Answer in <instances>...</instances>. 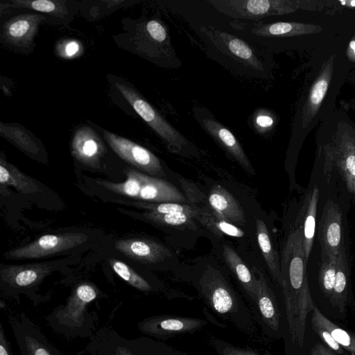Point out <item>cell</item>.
<instances>
[{"label": "cell", "instance_id": "obj_1", "mask_svg": "<svg viewBox=\"0 0 355 355\" xmlns=\"http://www.w3.org/2000/svg\"><path fill=\"white\" fill-rule=\"evenodd\" d=\"M307 263L300 232L293 227L284 245L280 262L286 332L293 339L305 337L308 318L315 304L308 283Z\"/></svg>", "mask_w": 355, "mask_h": 355}, {"label": "cell", "instance_id": "obj_2", "mask_svg": "<svg viewBox=\"0 0 355 355\" xmlns=\"http://www.w3.org/2000/svg\"><path fill=\"white\" fill-rule=\"evenodd\" d=\"M211 59L235 73L248 78L266 79L270 73V58L267 50L242 37L227 26L214 24L192 26Z\"/></svg>", "mask_w": 355, "mask_h": 355}, {"label": "cell", "instance_id": "obj_3", "mask_svg": "<svg viewBox=\"0 0 355 355\" xmlns=\"http://www.w3.org/2000/svg\"><path fill=\"white\" fill-rule=\"evenodd\" d=\"M199 295L210 311L231 323L252 342L265 343L250 307L222 272L207 266L196 283Z\"/></svg>", "mask_w": 355, "mask_h": 355}, {"label": "cell", "instance_id": "obj_4", "mask_svg": "<svg viewBox=\"0 0 355 355\" xmlns=\"http://www.w3.org/2000/svg\"><path fill=\"white\" fill-rule=\"evenodd\" d=\"M121 24L123 31L112 36L119 47L160 67L178 69L182 66L168 28L159 18L126 17Z\"/></svg>", "mask_w": 355, "mask_h": 355}, {"label": "cell", "instance_id": "obj_5", "mask_svg": "<svg viewBox=\"0 0 355 355\" xmlns=\"http://www.w3.org/2000/svg\"><path fill=\"white\" fill-rule=\"evenodd\" d=\"M102 297L101 291L92 283L81 282L71 291L65 303L54 308L46 316L53 331L67 339L90 338L95 334L98 315L89 310V304Z\"/></svg>", "mask_w": 355, "mask_h": 355}, {"label": "cell", "instance_id": "obj_6", "mask_svg": "<svg viewBox=\"0 0 355 355\" xmlns=\"http://www.w3.org/2000/svg\"><path fill=\"white\" fill-rule=\"evenodd\" d=\"M107 80L135 112L162 140L168 150L181 155H198L197 147L173 127L129 82L107 75Z\"/></svg>", "mask_w": 355, "mask_h": 355}, {"label": "cell", "instance_id": "obj_7", "mask_svg": "<svg viewBox=\"0 0 355 355\" xmlns=\"http://www.w3.org/2000/svg\"><path fill=\"white\" fill-rule=\"evenodd\" d=\"M256 272L259 274L257 291L252 312L266 340H283L286 331L283 300L278 298L265 275Z\"/></svg>", "mask_w": 355, "mask_h": 355}, {"label": "cell", "instance_id": "obj_8", "mask_svg": "<svg viewBox=\"0 0 355 355\" xmlns=\"http://www.w3.org/2000/svg\"><path fill=\"white\" fill-rule=\"evenodd\" d=\"M0 43L6 49L22 54H29L35 47V38L44 24L56 22L46 15L23 12L13 15H1Z\"/></svg>", "mask_w": 355, "mask_h": 355}, {"label": "cell", "instance_id": "obj_9", "mask_svg": "<svg viewBox=\"0 0 355 355\" xmlns=\"http://www.w3.org/2000/svg\"><path fill=\"white\" fill-rule=\"evenodd\" d=\"M349 211L331 199H327L322 205L317 226L321 253L338 256L342 251L350 250L347 218Z\"/></svg>", "mask_w": 355, "mask_h": 355}, {"label": "cell", "instance_id": "obj_10", "mask_svg": "<svg viewBox=\"0 0 355 355\" xmlns=\"http://www.w3.org/2000/svg\"><path fill=\"white\" fill-rule=\"evenodd\" d=\"M105 140L109 147L120 158L150 176H164V171L159 159L150 150L123 137L110 132L96 123H87Z\"/></svg>", "mask_w": 355, "mask_h": 355}, {"label": "cell", "instance_id": "obj_11", "mask_svg": "<svg viewBox=\"0 0 355 355\" xmlns=\"http://www.w3.org/2000/svg\"><path fill=\"white\" fill-rule=\"evenodd\" d=\"M218 12L233 19L259 21L295 10L290 1L282 0H209Z\"/></svg>", "mask_w": 355, "mask_h": 355}, {"label": "cell", "instance_id": "obj_12", "mask_svg": "<svg viewBox=\"0 0 355 355\" xmlns=\"http://www.w3.org/2000/svg\"><path fill=\"white\" fill-rule=\"evenodd\" d=\"M53 270L49 263L12 265L2 266L0 279L6 295L17 299L19 294H26L36 305L32 290Z\"/></svg>", "mask_w": 355, "mask_h": 355}, {"label": "cell", "instance_id": "obj_13", "mask_svg": "<svg viewBox=\"0 0 355 355\" xmlns=\"http://www.w3.org/2000/svg\"><path fill=\"white\" fill-rule=\"evenodd\" d=\"M205 319L170 314L155 315L137 322V329L148 337L162 341L178 335L193 334L203 329Z\"/></svg>", "mask_w": 355, "mask_h": 355}, {"label": "cell", "instance_id": "obj_14", "mask_svg": "<svg viewBox=\"0 0 355 355\" xmlns=\"http://www.w3.org/2000/svg\"><path fill=\"white\" fill-rule=\"evenodd\" d=\"M87 240V235L79 232L46 234L6 252L5 257L10 259H42L80 245Z\"/></svg>", "mask_w": 355, "mask_h": 355}, {"label": "cell", "instance_id": "obj_15", "mask_svg": "<svg viewBox=\"0 0 355 355\" xmlns=\"http://www.w3.org/2000/svg\"><path fill=\"white\" fill-rule=\"evenodd\" d=\"M8 320L21 355H64L25 313L9 315Z\"/></svg>", "mask_w": 355, "mask_h": 355}, {"label": "cell", "instance_id": "obj_16", "mask_svg": "<svg viewBox=\"0 0 355 355\" xmlns=\"http://www.w3.org/2000/svg\"><path fill=\"white\" fill-rule=\"evenodd\" d=\"M193 112L202 128L244 170L253 175L254 173V168L242 146L233 133L218 121L209 110L197 107Z\"/></svg>", "mask_w": 355, "mask_h": 355}, {"label": "cell", "instance_id": "obj_17", "mask_svg": "<svg viewBox=\"0 0 355 355\" xmlns=\"http://www.w3.org/2000/svg\"><path fill=\"white\" fill-rule=\"evenodd\" d=\"M25 9L46 15L56 24H68L80 12L77 0H4L0 3V13L8 10Z\"/></svg>", "mask_w": 355, "mask_h": 355}, {"label": "cell", "instance_id": "obj_18", "mask_svg": "<svg viewBox=\"0 0 355 355\" xmlns=\"http://www.w3.org/2000/svg\"><path fill=\"white\" fill-rule=\"evenodd\" d=\"M102 137L89 124L77 127L73 132L71 150L76 160L91 168H99L107 148Z\"/></svg>", "mask_w": 355, "mask_h": 355}, {"label": "cell", "instance_id": "obj_19", "mask_svg": "<svg viewBox=\"0 0 355 355\" xmlns=\"http://www.w3.org/2000/svg\"><path fill=\"white\" fill-rule=\"evenodd\" d=\"M354 303L351 282L350 250L342 251L338 256L337 270L328 313L334 318H346L347 307Z\"/></svg>", "mask_w": 355, "mask_h": 355}, {"label": "cell", "instance_id": "obj_20", "mask_svg": "<svg viewBox=\"0 0 355 355\" xmlns=\"http://www.w3.org/2000/svg\"><path fill=\"white\" fill-rule=\"evenodd\" d=\"M320 199L318 186L309 182L302 196L294 227L300 232L305 257L308 261L312 250L316 232V221Z\"/></svg>", "mask_w": 355, "mask_h": 355}, {"label": "cell", "instance_id": "obj_21", "mask_svg": "<svg viewBox=\"0 0 355 355\" xmlns=\"http://www.w3.org/2000/svg\"><path fill=\"white\" fill-rule=\"evenodd\" d=\"M115 248L128 258L144 263H155L171 256V252L162 244L147 239L117 240Z\"/></svg>", "mask_w": 355, "mask_h": 355}, {"label": "cell", "instance_id": "obj_22", "mask_svg": "<svg viewBox=\"0 0 355 355\" xmlns=\"http://www.w3.org/2000/svg\"><path fill=\"white\" fill-rule=\"evenodd\" d=\"M89 355H135L129 339L121 336L112 327L105 325L98 329L81 353Z\"/></svg>", "mask_w": 355, "mask_h": 355}, {"label": "cell", "instance_id": "obj_23", "mask_svg": "<svg viewBox=\"0 0 355 355\" xmlns=\"http://www.w3.org/2000/svg\"><path fill=\"white\" fill-rule=\"evenodd\" d=\"M208 205L213 214L236 226H244L245 214L242 206L235 197L220 185L211 187Z\"/></svg>", "mask_w": 355, "mask_h": 355}, {"label": "cell", "instance_id": "obj_24", "mask_svg": "<svg viewBox=\"0 0 355 355\" xmlns=\"http://www.w3.org/2000/svg\"><path fill=\"white\" fill-rule=\"evenodd\" d=\"M148 202L186 203L187 198L173 184L159 178L144 174L143 184L138 198Z\"/></svg>", "mask_w": 355, "mask_h": 355}, {"label": "cell", "instance_id": "obj_25", "mask_svg": "<svg viewBox=\"0 0 355 355\" xmlns=\"http://www.w3.org/2000/svg\"><path fill=\"white\" fill-rule=\"evenodd\" d=\"M0 135L34 159L46 154L40 140L29 130L19 123L0 122Z\"/></svg>", "mask_w": 355, "mask_h": 355}, {"label": "cell", "instance_id": "obj_26", "mask_svg": "<svg viewBox=\"0 0 355 355\" xmlns=\"http://www.w3.org/2000/svg\"><path fill=\"white\" fill-rule=\"evenodd\" d=\"M223 250L224 259L247 295L252 309L257 296V277L231 247L224 245Z\"/></svg>", "mask_w": 355, "mask_h": 355}, {"label": "cell", "instance_id": "obj_27", "mask_svg": "<svg viewBox=\"0 0 355 355\" xmlns=\"http://www.w3.org/2000/svg\"><path fill=\"white\" fill-rule=\"evenodd\" d=\"M0 183L1 186L12 187L24 194L33 193L40 189L35 179L21 172L2 155L0 157Z\"/></svg>", "mask_w": 355, "mask_h": 355}, {"label": "cell", "instance_id": "obj_28", "mask_svg": "<svg viewBox=\"0 0 355 355\" xmlns=\"http://www.w3.org/2000/svg\"><path fill=\"white\" fill-rule=\"evenodd\" d=\"M256 234L260 250L270 274L281 288L283 285V277L279 257L273 247L270 235L265 222L259 218L256 220Z\"/></svg>", "mask_w": 355, "mask_h": 355}, {"label": "cell", "instance_id": "obj_29", "mask_svg": "<svg viewBox=\"0 0 355 355\" xmlns=\"http://www.w3.org/2000/svg\"><path fill=\"white\" fill-rule=\"evenodd\" d=\"M135 0H90L80 1V12L87 20H98L118 9L137 3Z\"/></svg>", "mask_w": 355, "mask_h": 355}, {"label": "cell", "instance_id": "obj_30", "mask_svg": "<svg viewBox=\"0 0 355 355\" xmlns=\"http://www.w3.org/2000/svg\"><path fill=\"white\" fill-rule=\"evenodd\" d=\"M337 261L338 256L336 255L321 253L318 283L322 295V300H324L322 305L327 304V311L336 279Z\"/></svg>", "mask_w": 355, "mask_h": 355}, {"label": "cell", "instance_id": "obj_31", "mask_svg": "<svg viewBox=\"0 0 355 355\" xmlns=\"http://www.w3.org/2000/svg\"><path fill=\"white\" fill-rule=\"evenodd\" d=\"M196 219L216 236L227 235L241 238L245 234L243 230L225 220L216 217L209 206L198 207Z\"/></svg>", "mask_w": 355, "mask_h": 355}, {"label": "cell", "instance_id": "obj_32", "mask_svg": "<svg viewBox=\"0 0 355 355\" xmlns=\"http://www.w3.org/2000/svg\"><path fill=\"white\" fill-rule=\"evenodd\" d=\"M327 328L336 341L350 355H355V333L329 320L315 304L310 313Z\"/></svg>", "mask_w": 355, "mask_h": 355}, {"label": "cell", "instance_id": "obj_33", "mask_svg": "<svg viewBox=\"0 0 355 355\" xmlns=\"http://www.w3.org/2000/svg\"><path fill=\"white\" fill-rule=\"evenodd\" d=\"M144 174L134 169H128L127 179L124 182L114 183L99 180L96 183L109 191L138 199L143 184Z\"/></svg>", "mask_w": 355, "mask_h": 355}, {"label": "cell", "instance_id": "obj_34", "mask_svg": "<svg viewBox=\"0 0 355 355\" xmlns=\"http://www.w3.org/2000/svg\"><path fill=\"white\" fill-rule=\"evenodd\" d=\"M109 263L114 272L134 288L144 293L157 291L149 281L125 263L116 259H110Z\"/></svg>", "mask_w": 355, "mask_h": 355}, {"label": "cell", "instance_id": "obj_35", "mask_svg": "<svg viewBox=\"0 0 355 355\" xmlns=\"http://www.w3.org/2000/svg\"><path fill=\"white\" fill-rule=\"evenodd\" d=\"M135 355H175V349L148 336L129 339Z\"/></svg>", "mask_w": 355, "mask_h": 355}, {"label": "cell", "instance_id": "obj_36", "mask_svg": "<svg viewBox=\"0 0 355 355\" xmlns=\"http://www.w3.org/2000/svg\"><path fill=\"white\" fill-rule=\"evenodd\" d=\"M133 205L144 208L158 214H191L196 217L199 212V207L193 203H179V202H134Z\"/></svg>", "mask_w": 355, "mask_h": 355}, {"label": "cell", "instance_id": "obj_37", "mask_svg": "<svg viewBox=\"0 0 355 355\" xmlns=\"http://www.w3.org/2000/svg\"><path fill=\"white\" fill-rule=\"evenodd\" d=\"M143 216L155 223L171 227H180L187 224H192L196 216L191 214H158L153 211L143 213Z\"/></svg>", "mask_w": 355, "mask_h": 355}, {"label": "cell", "instance_id": "obj_38", "mask_svg": "<svg viewBox=\"0 0 355 355\" xmlns=\"http://www.w3.org/2000/svg\"><path fill=\"white\" fill-rule=\"evenodd\" d=\"M207 340L217 355H261L257 350L233 345L213 335L209 336Z\"/></svg>", "mask_w": 355, "mask_h": 355}, {"label": "cell", "instance_id": "obj_39", "mask_svg": "<svg viewBox=\"0 0 355 355\" xmlns=\"http://www.w3.org/2000/svg\"><path fill=\"white\" fill-rule=\"evenodd\" d=\"M310 324L312 330L319 336L327 347L338 355H350L336 341L330 331L312 315L310 316Z\"/></svg>", "mask_w": 355, "mask_h": 355}, {"label": "cell", "instance_id": "obj_40", "mask_svg": "<svg viewBox=\"0 0 355 355\" xmlns=\"http://www.w3.org/2000/svg\"><path fill=\"white\" fill-rule=\"evenodd\" d=\"M83 50L82 44L74 39L60 40L55 46V52L57 56L67 60H71L81 55Z\"/></svg>", "mask_w": 355, "mask_h": 355}, {"label": "cell", "instance_id": "obj_41", "mask_svg": "<svg viewBox=\"0 0 355 355\" xmlns=\"http://www.w3.org/2000/svg\"><path fill=\"white\" fill-rule=\"evenodd\" d=\"M327 82L326 80H318L311 91V102L313 105H318L321 103L327 89Z\"/></svg>", "mask_w": 355, "mask_h": 355}, {"label": "cell", "instance_id": "obj_42", "mask_svg": "<svg viewBox=\"0 0 355 355\" xmlns=\"http://www.w3.org/2000/svg\"><path fill=\"white\" fill-rule=\"evenodd\" d=\"M306 355H338L334 351L327 347L324 343H315L310 349L307 351Z\"/></svg>", "mask_w": 355, "mask_h": 355}, {"label": "cell", "instance_id": "obj_43", "mask_svg": "<svg viewBox=\"0 0 355 355\" xmlns=\"http://www.w3.org/2000/svg\"><path fill=\"white\" fill-rule=\"evenodd\" d=\"M0 355H14L1 322H0Z\"/></svg>", "mask_w": 355, "mask_h": 355}, {"label": "cell", "instance_id": "obj_44", "mask_svg": "<svg viewBox=\"0 0 355 355\" xmlns=\"http://www.w3.org/2000/svg\"><path fill=\"white\" fill-rule=\"evenodd\" d=\"M254 124L260 130L267 129L273 124V119L266 114L260 113L255 117Z\"/></svg>", "mask_w": 355, "mask_h": 355}, {"label": "cell", "instance_id": "obj_45", "mask_svg": "<svg viewBox=\"0 0 355 355\" xmlns=\"http://www.w3.org/2000/svg\"><path fill=\"white\" fill-rule=\"evenodd\" d=\"M350 47L354 50V52L355 53V41H352L349 44Z\"/></svg>", "mask_w": 355, "mask_h": 355}, {"label": "cell", "instance_id": "obj_46", "mask_svg": "<svg viewBox=\"0 0 355 355\" xmlns=\"http://www.w3.org/2000/svg\"><path fill=\"white\" fill-rule=\"evenodd\" d=\"M175 355H186L184 352L175 349Z\"/></svg>", "mask_w": 355, "mask_h": 355}, {"label": "cell", "instance_id": "obj_47", "mask_svg": "<svg viewBox=\"0 0 355 355\" xmlns=\"http://www.w3.org/2000/svg\"><path fill=\"white\" fill-rule=\"evenodd\" d=\"M5 307H6V304H5L3 303V302L1 300V301L0 302V308H1V309H3Z\"/></svg>", "mask_w": 355, "mask_h": 355}, {"label": "cell", "instance_id": "obj_48", "mask_svg": "<svg viewBox=\"0 0 355 355\" xmlns=\"http://www.w3.org/2000/svg\"><path fill=\"white\" fill-rule=\"evenodd\" d=\"M350 3H351V6H355V1H352L350 2Z\"/></svg>", "mask_w": 355, "mask_h": 355}, {"label": "cell", "instance_id": "obj_49", "mask_svg": "<svg viewBox=\"0 0 355 355\" xmlns=\"http://www.w3.org/2000/svg\"><path fill=\"white\" fill-rule=\"evenodd\" d=\"M340 2L343 4V5H345V1H340Z\"/></svg>", "mask_w": 355, "mask_h": 355}]
</instances>
